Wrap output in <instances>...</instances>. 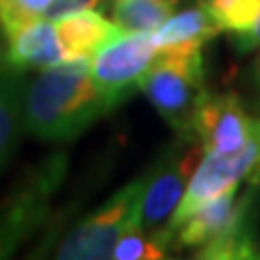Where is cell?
Wrapping results in <instances>:
<instances>
[{"label": "cell", "mask_w": 260, "mask_h": 260, "mask_svg": "<svg viewBox=\"0 0 260 260\" xmlns=\"http://www.w3.org/2000/svg\"><path fill=\"white\" fill-rule=\"evenodd\" d=\"M107 113L111 107L98 91L89 61L44 68L24 91V130L39 141H74Z\"/></svg>", "instance_id": "1"}, {"label": "cell", "mask_w": 260, "mask_h": 260, "mask_svg": "<svg viewBox=\"0 0 260 260\" xmlns=\"http://www.w3.org/2000/svg\"><path fill=\"white\" fill-rule=\"evenodd\" d=\"M68 154L52 152L24 169L0 202V258H9L50 219L68 176Z\"/></svg>", "instance_id": "2"}, {"label": "cell", "mask_w": 260, "mask_h": 260, "mask_svg": "<svg viewBox=\"0 0 260 260\" xmlns=\"http://www.w3.org/2000/svg\"><path fill=\"white\" fill-rule=\"evenodd\" d=\"M204 80L202 48H169L156 52L139 89L178 137L193 139L191 121L202 95L206 93Z\"/></svg>", "instance_id": "3"}, {"label": "cell", "mask_w": 260, "mask_h": 260, "mask_svg": "<svg viewBox=\"0 0 260 260\" xmlns=\"http://www.w3.org/2000/svg\"><path fill=\"white\" fill-rule=\"evenodd\" d=\"M145 189V176H137L126 186L85 215L65 234L54 249V258L93 260L113 258L117 241L130 230H139V213Z\"/></svg>", "instance_id": "4"}, {"label": "cell", "mask_w": 260, "mask_h": 260, "mask_svg": "<svg viewBox=\"0 0 260 260\" xmlns=\"http://www.w3.org/2000/svg\"><path fill=\"white\" fill-rule=\"evenodd\" d=\"M202 145L186 137L165 145L152 165L145 169V189L139 213V230L156 234L169 223L178 204L184 198L193 169L200 162Z\"/></svg>", "instance_id": "5"}, {"label": "cell", "mask_w": 260, "mask_h": 260, "mask_svg": "<svg viewBox=\"0 0 260 260\" xmlns=\"http://www.w3.org/2000/svg\"><path fill=\"white\" fill-rule=\"evenodd\" d=\"M156 52L152 32H126L121 28L95 50L89 59V70L111 111L139 89Z\"/></svg>", "instance_id": "6"}, {"label": "cell", "mask_w": 260, "mask_h": 260, "mask_svg": "<svg viewBox=\"0 0 260 260\" xmlns=\"http://www.w3.org/2000/svg\"><path fill=\"white\" fill-rule=\"evenodd\" d=\"M256 126V115H249L243 100L228 93H204L193 113L191 135L202 150L232 154L245 145Z\"/></svg>", "instance_id": "7"}, {"label": "cell", "mask_w": 260, "mask_h": 260, "mask_svg": "<svg viewBox=\"0 0 260 260\" xmlns=\"http://www.w3.org/2000/svg\"><path fill=\"white\" fill-rule=\"evenodd\" d=\"M258 202L260 182H247L234 206V215L221 232L206 245L195 249L193 258L206 260H247L258 258Z\"/></svg>", "instance_id": "8"}, {"label": "cell", "mask_w": 260, "mask_h": 260, "mask_svg": "<svg viewBox=\"0 0 260 260\" xmlns=\"http://www.w3.org/2000/svg\"><path fill=\"white\" fill-rule=\"evenodd\" d=\"M3 56L11 68L20 72L52 68L65 61L54 22L46 18L30 22L7 37Z\"/></svg>", "instance_id": "9"}, {"label": "cell", "mask_w": 260, "mask_h": 260, "mask_svg": "<svg viewBox=\"0 0 260 260\" xmlns=\"http://www.w3.org/2000/svg\"><path fill=\"white\" fill-rule=\"evenodd\" d=\"M52 22L56 26L65 61H89L98 48L119 30V26L109 22L95 9L72 11Z\"/></svg>", "instance_id": "10"}, {"label": "cell", "mask_w": 260, "mask_h": 260, "mask_svg": "<svg viewBox=\"0 0 260 260\" xmlns=\"http://www.w3.org/2000/svg\"><path fill=\"white\" fill-rule=\"evenodd\" d=\"M24 72L11 68L0 54V169L18 148L24 130Z\"/></svg>", "instance_id": "11"}, {"label": "cell", "mask_w": 260, "mask_h": 260, "mask_svg": "<svg viewBox=\"0 0 260 260\" xmlns=\"http://www.w3.org/2000/svg\"><path fill=\"white\" fill-rule=\"evenodd\" d=\"M219 32L221 28H219L217 20L208 11V7L202 3L200 7L169 15L152 32V37L158 50H169V48H202Z\"/></svg>", "instance_id": "12"}, {"label": "cell", "mask_w": 260, "mask_h": 260, "mask_svg": "<svg viewBox=\"0 0 260 260\" xmlns=\"http://www.w3.org/2000/svg\"><path fill=\"white\" fill-rule=\"evenodd\" d=\"M178 0H113L111 22L126 32H154L174 13Z\"/></svg>", "instance_id": "13"}, {"label": "cell", "mask_w": 260, "mask_h": 260, "mask_svg": "<svg viewBox=\"0 0 260 260\" xmlns=\"http://www.w3.org/2000/svg\"><path fill=\"white\" fill-rule=\"evenodd\" d=\"M204 5L230 37L249 32L260 15V0H204Z\"/></svg>", "instance_id": "14"}, {"label": "cell", "mask_w": 260, "mask_h": 260, "mask_svg": "<svg viewBox=\"0 0 260 260\" xmlns=\"http://www.w3.org/2000/svg\"><path fill=\"white\" fill-rule=\"evenodd\" d=\"M54 0H0V32L5 39L22 26L48 15Z\"/></svg>", "instance_id": "15"}, {"label": "cell", "mask_w": 260, "mask_h": 260, "mask_svg": "<svg viewBox=\"0 0 260 260\" xmlns=\"http://www.w3.org/2000/svg\"><path fill=\"white\" fill-rule=\"evenodd\" d=\"M167 256L169 251L156 241V237L145 234L141 230L126 232L113 249V258L117 260H158Z\"/></svg>", "instance_id": "16"}, {"label": "cell", "mask_w": 260, "mask_h": 260, "mask_svg": "<svg viewBox=\"0 0 260 260\" xmlns=\"http://www.w3.org/2000/svg\"><path fill=\"white\" fill-rule=\"evenodd\" d=\"M245 107L251 115L260 117V52L245 74Z\"/></svg>", "instance_id": "17"}, {"label": "cell", "mask_w": 260, "mask_h": 260, "mask_svg": "<svg viewBox=\"0 0 260 260\" xmlns=\"http://www.w3.org/2000/svg\"><path fill=\"white\" fill-rule=\"evenodd\" d=\"M104 3H107V0H54L46 18L56 20V18H61V15H65V13L80 11V9H95V7H100Z\"/></svg>", "instance_id": "18"}, {"label": "cell", "mask_w": 260, "mask_h": 260, "mask_svg": "<svg viewBox=\"0 0 260 260\" xmlns=\"http://www.w3.org/2000/svg\"><path fill=\"white\" fill-rule=\"evenodd\" d=\"M230 39H232V46L237 48L239 52H249V50H254V48H258L260 46V15H258V20L254 24V28H251L249 32L230 37Z\"/></svg>", "instance_id": "19"}, {"label": "cell", "mask_w": 260, "mask_h": 260, "mask_svg": "<svg viewBox=\"0 0 260 260\" xmlns=\"http://www.w3.org/2000/svg\"><path fill=\"white\" fill-rule=\"evenodd\" d=\"M258 258H260V251H258Z\"/></svg>", "instance_id": "20"}]
</instances>
